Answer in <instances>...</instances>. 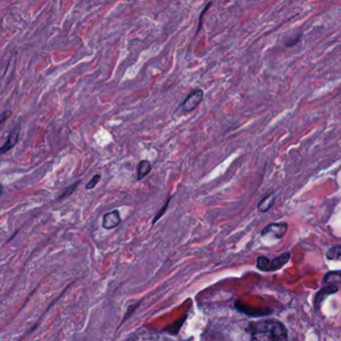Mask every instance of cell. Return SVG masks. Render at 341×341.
<instances>
[{"label":"cell","mask_w":341,"mask_h":341,"mask_svg":"<svg viewBox=\"0 0 341 341\" xmlns=\"http://www.w3.org/2000/svg\"><path fill=\"white\" fill-rule=\"evenodd\" d=\"M203 91L201 89H195L187 96L184 102L181 105V110L183 113H190L194 111L202 101Z\"/></svg>","instance_id":"obj_4"},{"label":"cell","mask_w":341,"mask_h":341,"mask_svg":"<svg viewBox=\"0 0 341 341\" xmlns=\"http://www.w3.org/2000/svg\"><path fill=\"white\" fill-rule=\"evenodd\" d=\"M323 282L327 285H336L341 283V271H329L324 276Z\"/></svg>","instance_id":"obj_10"},{"label":"cell","mask_w":341,"mask_h":341,"mask_svg":"<svg viewBox=\"0 0 341 341\" xmlns=\"http://www.w3.org/2000/svg\"><path fill=\"white\" fill-rule=\"evenodd\" d=\"M12 115V112L11 111H4L1 115H0V129L2 128V126L4 125L5 121L10 118V116Z\"/></svg>","instance_id":"obj_16"},{"label":"cell","mask_w":341,"mask_h":341,"mask_svg":"<svg viewBox=\"0 0 341 341\" xmlns=\"http://www.w3.org/2000/svg\"><path fill=\"white\" fill-rule=\"evenodd\" d=\"M338 288L336 285H327L323 288H321L320 291L316 293L315 297V301H314V305H315V309L318 310L321 308V305L322 304L324 299L330 294H333L335 292H337Z\"/></svg>","instance_id":"obj_6"},{"label":"cell","mask_w":341,"mask_h":341,"mask_svg":"<svg viewBox=\"0 0 341 341\" xmlns=\"http://www.w3.org/2000/svg\"><path fill=\"white\" fill-rule=\"evenodd\" d=\"M121 216L118 210L111 211L103 216L102 225L105 230H113L121 223Z\"/></svg>","instance_id":"obj_5"},{"label":"cell","mask_w":341,"mask_h":341,"mask_svg":"<svg viewBox=\"0 0 341 341\" xmlns=\"http://www.w3.org/2000/svg\"><path fill=\"white\" fill-rule=\"evenodd\" d=\"M288 230V224L286 222H272L267 224L261 231V237H268L270 239L281 240L282 239Z\"/></svg>","instance_id":"obj_3"},{"label":"cell","mask_w":341,"mask_h":341,"mask_svg":"<svg viewBox=\"0 0 341 341\" xmlns=\"http://www.w3.org/2000/svg\"><path fill=\"white\" fill-rule=\"evenodd\" d=\"M152 171V165L148 160H142L137 165V181H142Z\"/></svg>","instance_id":"obj_9"},{"label":"cell","mask_w":341,"mask_h":341,"mask_svg":"<svg viewBox=\"0 0 341 341\" xmlns=\"http://www.w3.org/2000/svg\"><path fill=\"white\" fill-rule=\"evenodd\" d=\"M18 138H19V131L17 129L12 130L8 135L6 142L3 144V146L1 148H0V155H2L4 153L8 152L9 150H11L17 144Z\"/></svg>","instance_id":"obj_8"},{"label":"cell","mask_w":341,"mask_h":341,"mask_svg":"<svg viewBox=\"0 0 341 341\" xmlns=\"http://www.w3.org/2000/svg\"><path fill=\"white\" fill-rule=\"evenodd\" d=\"M326 258L330 261H341V245L331 246L326 253Z\"/></svg>","instance_id":"obj_11"},{"label":"cell","mask_w":341,"mask_h":341,"mask_svg":"<svg viewBox=\"0 0 341 341\" xmlns=\"http://www.w3.org/2000/svg\"><path fill=\"white\" fill-rule=\"evenodd\" d=\"M251 341H288L287 332L279 321H262L255 326Z\"/></svg>","instance_id":"obj_1"},{"label":"cell","mask_w":341,"mask_h":341,"mask_svg":"<svg viewBox=\"0 0 341 341\" xmlns=\"http://www.w3.org/2000/svg\"><path fill=\"white\" fill-rule=\"evenodd\" d=\"M290 260V254L284 253L280 257L269 261L265 257H259L257 259V267L262 271H275L281 269Z\"/></svg>","instance_id":"obj_2"},{"label":"cell","mask_w":341,"mask_h":341,"mask_svg":"<svg viewBox=\"0 0 341 341\" xmlns=\"http://www.w3.org/2000/svg\"><path fill=\"white\" fill-rule=\"evenodd\" d=\"M276 199H277V197L274 193H269V194L265 195L258 203V211L260 213L268 212L272 207H274Z\"/></svg>","instance_id":"obj_7"},{"label":"cell","mask_w":341,"mask_h":341,"mask_svg":"<svg viewBox=\"0 0 341 341\" xmlns=\"http://www.w3.org/2000/svg\"><path fill=\"white\" fill-rule=\"evenodd\" d=\"M2 193H3V187H2L1 185H0V196L2 195Z\"/></svg>","instance_id":"obj_17"},{"label":"cell","mask_w":341,"mask_h":341,"mask_svg":"<svg viewBox=\"0 0 341 341\" xmlns=\"http://www.w3.org/2000/svg\"><path fill=\"white\" fill-rule=\"evenodd\" d=\"M301 40V35L298 34V35H293L291 37H288L285 41V46L286 47H292L294 45H297L298 43H300Z\"/></svg>","instance_id":"obj_13"},{"label":"cell","mask_w":341,"mask_h":341,"mask_svg":"<svg viewBox=\"0 0 341 341\" xmlns=\"http://www.w3.org/2000/svg\"><path fill=\"white\" fill-rule=\"evenodd\" d=\"M171 199H172V197H169V198H168V200L166 201V202H165V204H164V207L161 208V210L159 211V213L155 216V218H154V220H153V222H152L153 224H155L159 220H160V219L166 214V211H167V209H168V207H169V203H170Z\"/></svg>","instance_id":"obj_12"},{"label":"cell","mask_w":341,"mask_h":341,"mask_svg":"<svg viewBox=\"0 0 341 341\" xmlns=\"http://www.w3.org/2000/svg\"><path fill=\"white\" fill-rule=\"evenodd\" d=\"M78 184H79V181H76V183H74V184L71 185L70 187H68V188L62 193V195L59 197V199H64V198H66V197H69L70 195H72L73 192L76 190Z\"/></svg>","instance_id":"obj_15"},{"label":"cell","mask_w":341,"mask_h":341,"mask_svg":"<svg viewBox=\"0 0 341 341\" xmlns=\"http://www.w3.org/2000/svg\"><path fill=\"white\" fill-rule=\"evenodd\" d=\"M100 179H101V175H99V174L95 175L92 179L90 180L89 183H87V185H86V187H85L86 190H92V189H94V188L97 186V184L99 183Z\"/></svg>","instance_id":"obj_14"}]
</instances>
